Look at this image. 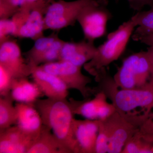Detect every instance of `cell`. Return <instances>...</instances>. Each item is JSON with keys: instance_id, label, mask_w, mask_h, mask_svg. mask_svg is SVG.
Masks as SVG:
<instances>
[{"instance_id": "obj_1", "label": "cell", "mask_w": 153, "mask_h": 153, "mask_svg": "<svg viewBox=\"0 0 153 153\" xmlns=\"http://www.w3.org/2000/svg\"><path fill=\"white\" fill-rule=\"evenodd\" d=\"M97 85L92 88V94L102 91L123 114L147 118L153 109V85L142 89H123L118 87L113 77L105 68L96 72Z\"/></svg>"}, {"instance_id": "obj_2", "label": "cell", "mask_w": 153, "mask_h": 153, "mask_svg": "<svg viewBox=\"0 0 153 153\" xmlns=\"http://www.w3.org/2000/svg\"><path fill=\"white\" fill-rule=\"evenodd\" d=\"M43 124L51 130L71 153H79L73 129L74 114L66 98L39 99L33 104Z\"/></svg>"}, {"instance_id": "obj_3", "label": "cell", "mask_w": 153, "mask_h": 153, "mask_svg": "<svg viewBox=\"0 0 153 153\" xmlns=\"http://www.w3.org/2000/svg\"><path fill=\"white\" fill-rule=\"evenodd\" d=\"M123 89H142L153 85V57L147 49L130 55L124 60L113 76Z\"/></svg>"}, {"instance_id": "obj_4", "label": "cell", "mask_w": 153, "mask_h": 153, "mask_svg": "<svg viewBox=\"0 0 153 153\" xmlns=\"http://www.w3.org/2000/svg\"><path fill=\"white\" fill-rule=\"evenodd\" d=\"M135 27L136 26L130 19L109 33L106 41L97 47L93 58L84 64V69L94 76L99 70L118 59L124 52Z\"/></svg>"}, {"instance_id": "obj_5", "label": "cell", "mask_w": 153, "mask_h": 153, "mask_svg": "<svg viewBox=\"0 0 153 153\" xmlns=\"http://www.w3.org/2000/svg\"><path fill=\"white\" fill-rule=\"evenodd\" d=\"M108 5V0H93L79 14L77 22L82 28L85 40L94 42L105 35L108 22L112 18Z\"/></svg>"}, {"instance_id": "obj_6", "label": "cell", "mask_w": 153, "mask_h": 153, "mask_svg": "<svg viewBox=\"0 0 153 153\" xmlns=\"http://www.w3.org/2000/svg\"><path fill=\"white\" fill-rule=\"evenodd\" d=\"M106 120L110 129L108 153H122L126 144L138 131L146 118L123 114L117 111Z\"/></svg>"}, {"instance_id": "obj_7", "label": "cell", "mask_w": 153, "mask_h": 153, "mask_svg": "<svg viewBox=\"0 0 153 153\" xmlns=\"http://www.w3.org/2000/svg\"><path fill=\"white\" fill-rule=\"evenodd\" d=\"M93 1L53 0L47 7L44 16V30L57 32L68 26H73L82 9Z\"/></svg>"}, {"instance_id": "obj_8", "label": "cell", "mask_w": 153, "mask_h": 153, "mask_svg": "<svg viewBox=\"0 0 153 153\" xmlns=\"http://www.w3.org/2000/svg\"><path fill=\"white\" fill-rule=\"evenodd\" d=\"M38 66L60 78L68 89L78 91L84 98H89L92 94V88L88 86L92 80L82 74V67L63 60L45 63Z\"/></svg>"}, {"instance_id": "obj_9", "label": "cell", "mask_w": 153, "mask_h": 153, "mask_svg": "<svg viewBox=\"0 0 153 153\" xmlns=\"http://www.w3.org/2000/svg\"><path fill=\"white\" fill-rule=\"evenodd\" d=\"M65 42L59 38L58 33L54 32L35 41L33 47L24 55L32 67L58 61Z\"/></svg>"}, {"instance_id": "obj_10", "label": "cell", "mask_w": 153, "mask_h": 153, "mask_svg": "<svg viewBox=\"0 0 153 153\" xmlns=\"http://www.w3.org/2000/svg\"><path fill=\"white\" fill-rule=\"evenodd\" d=\"M94 95L92 99L89 97L76 100L70 98L69 101L74 114L87 119L102 120L108 118L117 111L114 105L107 101V97L103 92L99 91Z\"/></svg>"}, {"instance_id": "obj_11", "label": "cell", "mask_w": 153, "mask_h": 153, "mask_svg": "<svg viewBox=\"0 0 153 153\" xmlns=\"http://www.w3.org/2000/svg\"><path fill=\"white\" fill-rule=\"evenodd\" d=\"M0 65L14 78L28 77L32 73V66L22 55L16 41L11 38L0 44Z\"/></svg>"}, {"instance_id": "obj_12", "label": "cell", "mask_w": 153, "mask_h": 153, "mask_svg": "<svg viewBox=\"0 0 153 153\" xmlns=\"http://www.w3.org/2000/svg\"><path fill=\"white\" fill-rule=\"evenodd\" d=\"M31 76L47 98H67L68 88L57 76L44 71L38 66L32 67Z\"/></svg>"}, {"instance_id": "obj_13", "label": "cell", "mask_w": 153, "mask_h": 153, "mask_svg": "<svg viewBox=\"0 0 153 153\" xmlns=\"http://www.w3.org/2000/svg\"><path fill=\"white\" fill-rule=\"evenodd\" d=\"M35 140L18 126L0 131V153H27Z\"/></svg>"}, {"instance_id": "obj_14", "label": "cell", "mask_w": 153, "mask_h": 153, "mask_svg": "<svg viewBox=\"0 0 153 153\" xmlns=\"http://www.w3.org/2000/svg\"><path fill=\"white\" fill-rule=\"evenodd\" d=\"M99 125V120L74 118L73 129L79 153H95Z\"/></svg>"}, {"instance_id": "obj_15", "label": "cell", "mask_w": 153, "mask_h": 153, "mask_svg": "<svg viewBox=\"0 0 153 153\" xmlns=\"http://www.w3.org/2000/svg\"><path fill=\"white\" fill-rule=\"evenodd\" d=\"M97 50L94 42L85 40L78 42H66L63 45L60 60L68 61L82 67L93 58Z\"/></svg>"}, {"instance_id": "obj_16", "label": "cell", "mask_w": 153, "mask_h": 153, "mask_svg": "<svg viewBox=\"0 0 153 153\" xmlns=\"http://www.w3.org/2000/svg\"><path fill=\"white\" fill-rule=\"evenodd\" d=\"M15 105L18 112L16 126L36 140L43 125L38 111L33 104L16 102Z\"/></svg>"}, {"instance_id": "obj_17", "label": "cell", "mask_w": 153, "mask_h": 153, "mask_svg": "<svg viewBox=\"0 0 153 153\" xmlns=\"http://www.w3.org/2000/svg\"><path fill=\"white\" fill-rule=\"evenodd\" d=\"M50 4L44 3L32 9L27 21L19 29L16 38H30L35 41L44 36V16Z\"/></svg>"}, {"instance_id": "obj_18", "label": "cell", "mask_w": 153, "mask_h": 153, "mask_svg": "<svg viewBox=\"0 0 153 153\" xmlns=\"http://www.w3.org/2000/svg\"><path fill=\"white\" fill-rule=\"evenodd\" d=\"M10 95L17 102L33 104L44 94L36 82H31L27 77H24L14 78Z\"/></svg>"}, {"instance_id": "obj_19", "label": "cell", "mask_w": 153, "mask_h": 153, "mask_svg": "<svg viewBox=\"0 0 153 153\" xmlns=\"http://www.w3.org/2000/svg\"><path fill=\"white\" fill-rule=\"evenodd\" d=\"M51 131L43 125L40 134L27 153H71Z\"/></svg>"}, {"instance_id": "obj_20", "label": "cell", "mask_w": 153, "mask_h": 153, "mask_svg": "<svg viewBox=\"0 0 153 153\" xmlns=\"http://www.w3.org/2000/svg\"><path fill=\"white\" fill-rule=\"evenodd\" d=\"M131 19L138 27L132 35L134 41H139L142 37L153 33V6L149 10L138 12Z\"/></svg>"}, {"instance_id": "obj_21", "label": "cell", "mask_w": 153, "mask_h": 153, "mask_svg": "<svg viewBox=\"0 0 153 153\" xmlns=\"http://www.w3.org/2000/svg\"><path fill=\"white\" fill-rule=\"evenodd\" d=\"M10 94L0 96V131L16 125L18 112Z\"/></svg>"}, {"instance_id": "obj_22", "label": "cell", "mask_w": 153, "mask_h": 153, "mask_svg": "<svg viewBox=\"0 0 153 153\" xmlns=\"http://www.w3.org/2000/svg\"><path fill=\"white\" fill-rule=\"evenodd\" d=\"M122 153H153V143L145 140L138 131L127 143Z\"/></svg>"}, {"instance_id": "obj_23", "label": "cell", "mask_w": 153, "mask_h": 153, "mask_svg": "<svg viewBox=\"0 0 153 153\" xmlns=\"http://www.w3.org/2000/svg\"><path fill=\"white\" fill-rule=\"evenodd\" d=\"M99 121V130L95 146V153L108 152L110 137L109 126L107 120Z\"/></svg>"}, {"instance_id": "obj_24", "label": "cell", "mask_w": 153, "mask_h": 153, "mask_svg": "<svg viewBox=\"0 0 153 153\" xmlns=\"http://www.w3.org/2000/svg\"><path fill=\"white\" fill-rule=\"evenodd\" d=\"M14 78L4 66L0 65V96L10 94L11 86Z\"/></svg>"}, {"instance_id": "obj_25", "label": "cell", "mask_w": 153, "mask_h": 153, "mask_svg": "<svg viewBox=\"0 0 153 153\" xmlns=\"http://www.w3.org/2000/svg\"><path fill=\"white\" fill-rule=\"evenodd\" d=\"M138 133L145 140L153 143V111L149 114L141 126Z\"/></svg>"}, {"instance_id": "obj_26", "label": "cell", "mask_w": 153, "mask_h": 153, "mask_svg": "<svg viewBox=\"0 0 153 153\" xmlns=\"http://www.w3.org/2000/svg\"><path fill=\"white\" fill-rule=\"evenodd\" d=\"M19 9H33L44 3L49 2L47 0H0Z\"/></svg>"}, {"instance_id": "obj_27", "label": "cell", "mask_w": 153, "mask_h": 153, "mask_svg": "<svg viewBox=\"0 0 153 153\" xmlns=\"http://www.w3.org/2000/svg\"><path fill=\"white\" fill-rule=\"evenodd\" d=\"M14 32L13 25L11 19H0V44L11 38Z\"/></svg>"}, {"instance_id": "obj_28", "label": "cell", "mask_w": 153, "mask_h": 153, "mask_svg": "<svg viewBox=\"0 0 153 153\" xmlns=\"http://www.w3.org/2000/svg\"><path fill=\"white\" fill-rule=\"evenodd\" d=\"M20 10L7 3L0 1V19L12 18Z\"/></svg>"}, {"instance_id": "obj_29", "label": "cell", "mask_w": 153, "mask_h": 153, "mask_svg": "<svg viewBox=\"0 0 153 153\" xmlns=\"http://www.w3.org/2000/svg\"><path fill=\"white\" fill-rule=\"evenodd\" d=\"M131 8L140 12L146 6H153V0H127Z\"/></svg>"}, {"instance_id": "obj_30", "label": "cell", "mask_w": 153, "mask_h": 153, "mask_svg": "<svg viewBox=\"0 0 153 153\" xmlns=\"http://www.w3.org/2000/svg\"><path fill=\"white\" fill-rule=\"evenodd\" d=\"M139 41L149 47H153V33L142 37L140 38Z\"/></svg>"}, {"instance_id": "obj_31", "label": "cell", "mask_w": 153, "mask_h": 153, "mask_svg": "<svg viewBox=\"0 0 153 153\" xmlns=\"http://www.w3.org/2000/svg\"><path fill=\"white\" fill-rule=\"evenodd\" d=\"M148 50L151 52L152 55L153 57V47H149L148 49Z\"/></svg>"}]
</instances>
